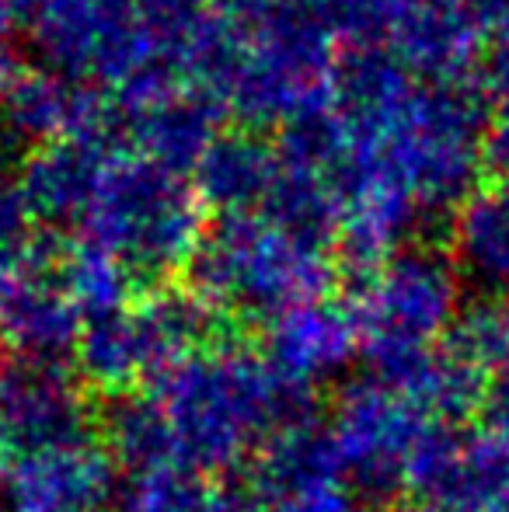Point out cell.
<instances>
[{
  "label": "cell",
  "instance_id": "7a4b0ae2",
  "mask_svg": "<svg viewBox=\"0 0 509 512\" xmlns=\"http://www.w3.org/2000/svg\"><path fill=\"white\" fill-rule=\"evenodd\" d=\"M14 464H18V460H14V453L7 450V443H4V439H0V495H4L7 481H11Z\"/></svg>",
  "mask_w": 509,
  "mask_h": 512
},
{
  "label": "cell",
  "instance_id": "6da1fadb",
  "mask_svg": "<svg viewBox=\"0 0 509 512\" xmlns=\"http://www.w3.org/2000/svg\"><path fill=\"white\" fill-rule=\"evenodd\" d=\"M81 398L56 359H0V439L14 460L77 450Z\"/></svg>",
  "mask_w": 509,
  "mask_h": 512
}]
</instances>
